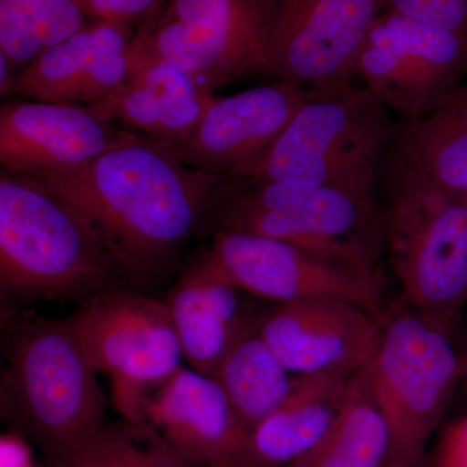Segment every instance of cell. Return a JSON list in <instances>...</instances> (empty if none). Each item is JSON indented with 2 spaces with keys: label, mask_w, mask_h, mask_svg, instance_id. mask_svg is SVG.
<instances>
[{
  "label": "cell",
  "mask_w": 467,
  "mask_h": 467,
  "mask_svg": "<svg viewBox=\"0 0 467 467\" xmlns=\"http://www.w3.org/2000/svg\"><path fill=\"white\" fill-rule=\"evenodd\" d=\"M380 467H427L425 462L423 463H407L400 462V461L387 460Z\"/></svg>",
  "instance_id": "32"
},
{
  "label": "cell",
  "mask_w": 467,
  "mask_h": 467,
  "mask_svg": "<svg viewBox=\"0 0 467 467\" xmlns=\"http://www.w3.org/2000/svg\"><path fill=\"white\" fill-rule=\"evenodd\" d=\"M238 287L211 257L192 267L169 292V312L183 358L213 377L227 353L247 330L239 306Z\"/></svg>",
  "instance_id": "19"
},
{
  "label": "cell",
  "mask_w": 467,
  "mask_h": 467,
  "mask_svg": "<svg viewBox=\"0 0 467 467\" xmlns=\"http://www.w3.org/2000/svg\"><path fill=\"white\" fill-rule=\"evenodd\" d=\"M465 36H466V39H467V30H466Z\"/></svg>",
  "instance_id": "34"
},
{
  "label": "cell",
  "mask_w": 467,
  "mask_h": 467,
  "mask_svg": "<svg viewBox=\"0 0 467 467\" xmlns=\"http://www.w3.org/2000/svg\"><path fill=\"white\" fill-rule=\"evenodd\" d=\"M465 199H466V201H467V198H465Z\"/></svg>",
  "instance_id": "35"
},
{
  "label": "cell",
  "mask_w": 467,
  "mask_h": 467,
  "mask_svg": "<svg viewBox=\"0 0 467 467\" xmlns=\"http://www.w3.org/2000/svg\"><path fill=\"white\" fill-rule=\"evenodd\" d=\"M241 291L276 304L335 297L380 315L383 279L301 251L288 243L236 230L214 233L208 254Z\"/></svg>",
  "instance_id": "11"
},
{
  "label": "cell",
  "mask_w": 467,
  "mask_h": 467,
  "mask_svg": "<svg viewBox=\"0 0 467 467\" xmlns=\"http://www.w3.org/2000/svg\"><path fill=\"white\" fill-rule=\"evenodd\" d=\"M466 76L465 34L393 8L371 24L356 58V77L405 119L431 112Z\"/></svg>",
  "instance_id": "9"
},
{
  "label": "cell",
  "mask_w": 467,
  "mask_h": 467,
  "mask_svg": "<svg viewBox=\"0 0 467 467\" xmlns=\"http://www.w3.org/2000/svg\"><path fill=\"white\" fill-rule=\"evenodd\" d=\"M72 467H193L143 420L104 423Z\"/></svg>",
  "instance_id": "25"
},
{
  "label": "cell",
  "mask_w": 467,
  "mask_h": 467,
  "mask_svg": "<svg viewBox=\"0 0 467 467\" xmlns=\"http://www.w3.org/2000/svg\"><path fill=\"white\" fill-rule=\"evenodd\" d=\"M457 324L411 306L382 316L367 365L368 386L389 427V460L425 462L426 445L460 379Z\"/></svg>",
  "instance_id": "5"
},
{
  "label": "cell",
  "mask_w": 467,
  "mask_h": 467,
  "mask_svg": "<svg viewBox=\"0 0 467 467\" xmlns=\"http://www.w3.org/2000/svg\"><path fill=\"white\" fill-rule=\"evenodd\" d=\"M257 328L291 374L309 376L368 365L379 342L382 313L348 300L316 297L276 304Z\"/></svg>",
  "instance_id": "15"
},
{
  "label": "cell",
  "mask_w": 467,
  "mask_h": 467,
  "mask_svg": "<svg viewBox=\"0 0 467 467\" xmlns=\"http://www.w3.org/2000/svg\"><path fill=\"white\" fill-rule=\"evenodd\" d=\"M135 42L138 55L130 76L88 109L107 121L174 147L192 133L217 97L180 67L143 51L137 36Z\"/></svg>",
  "instance_id": "18"
},
{
  "label": "cell",
  "mask_w": 467,
  "mask_h": 467,
  "mask_svg": "<svg viewBox=\"0 0 467 467\" xmlns=\"http://www.w3.org/2000/svg\"><path fill=\"white\" fill-rule=\"evenodd\" d=\"M389 7L442 29L465 34L467 0H387Z\"/></svg>",
  "instance_id": "26"
},
{
  "label": "cell",
  "mask_w": 467,
  "mask_h": 467,
  "mask_svg": "<svg viewBox=\"0 0 467 467\" xmlns=\"http://www.w3.org/2000/svg\"><path fill=\"white\" fill-rule=\"evenodd\" d=\"M309 94L278 81L217 97L192 133L171 149L187 167L238 180L273 146Z\"/></svg>",
  "instance_id": "13"
},
{
  "label": "cell",
  "mask_w": 467,
  "mask_h": 467,
  "mask_svg": "<svg viewBox=\"0 0 467 467\" xmlns=\"http://www.w3.org/2000/svg\"><path fill=\"white\" fill-rule=\"evenodd\" d=\"M20 73L17 67L12 63L11 58L0 52V91H2V95L12 94Z\"/></svg>",
  "instance_id": "30"
},
{
  "label": "cell",
  "mask_w": 467,
  "mask_h": 467,
  "mask_svg": "<svg viewBox=\"0 0 467 467\" xmlns=\"http://www.w3.org/2000/svg\"><path fill=\"white\" fill-rule=\"evenodd\" d=\"M122 275L99 234L32 175L0 177V295L3 304L88 301Z\"/></svg>",
  "instance_id": "3"
},
{
  "label": "cell",
  "mask_w": 467,
  "mask_h": 467,
  "mask_svg": "<svg viewBox=\"0 0 467 467\" xmlns=\"http://www.w3.org/2000/svg\"><path fill=\"white\" fill-rule=\"evenodd\" d=\"M467 461V414L442 430L434 453L432 466Z\"/></svg>",
  "instance_id": "28"
},
{
  "label": "cell",
  "mask_w": 467,
  "mask_h": 467,
  "mask_svg": "<svg viewBox=\"0 0 467 467\" xmlns=\"http://www.w3.org/2000/svg\"><path fill=\"white\" fill-rule=\"evenodd\" d=\"M436 467H467V461H462V462L447 463V465H441Z\"/></svg>",
  "instance_id": "33"
},
{
  "label": "cell",
  "mask_w": 467,
  "mask_h": 467,
  "mask_svg": "<svg viewBox=\"0 0 467 467\" xmlns=\"http://www.w3.org/2000/svg\"><path fill=\"white\" fill-rule=\"evenodd\" d=\"M149 423L193 467H243L250 430L213 377L181 368L144 400Z\"/></svg>",
  "instance_id": "17"
},
{
  "label": "cell",
  "mask_w": 467,
  "mask_h": 467,
  "mask_svg": "<svg viewBox=\"0 0 467 467\" xmlns=\"http://www.w3.org/2000/svg\"><path fill=\"white\" fill-rule=\"evenodd\" d=\"M393 169L467 198V78L420 119L396 125Z\"/></svg>",
  "instance_id": "21"
},
{
  "label": "cell",
  "mask_w": 467,
  "mask_h": 467,
  "mask_svg": "<svg viewBox=\"0 0 467 467\" xmlns=\"http://www.w3.org/2000/svg\"><path fill=\"white\" fill-rule=\"evenodd\" d=\"M92 20L85 0H0V52L23 72Z\"/></svg>",
  "instance_id": "24"
},
{
  "label": "cell",
  "mask_w": 467,
  "mask_h": 467,
  "mask_svg": "<svg viewBox=\"0 0 467 467\" xmlns=\"http://www.w3.org/2000/svg\"><path fill=\"white\" fill-rule=\"evenodd\" d=\"M167 0H85L94 18L143 24L159 14Z\"/></svg>",
  "instance_id": "27"
},
{
  "label": "cell",
  "mask_w": 467,
  "mask_h": 467,
  "mask_svg": "<svg viewBox=\"0 0 467 467\" xmlns=\"http://www.w3.org/2000/svg\"><path fill=\"white\" fill-rule=\"evenodd\" d=\"M389 450V427L370 391L365 365L353 377L331 426L287 467H380Z\"/></svg>",
  "instance_id": "22"
},
{
  "label": "cell",
  "mask_w": 467,
  "mask_h": 467,
  "mask_svg": "<svg viewBox=\"0 0 467 467\" xmlns=\"http://www.w3.org/2000/svg\"><path fill=\"white\" fill-rule=\"evenodd\" d=\"M34 178L90 223L121 275L138 284L164 272L225 182L144 135L73 173Z\"/></svg>",
  "instance_id": "1"
},
{
  "label": "cell",
  "mask_w": 467,
  "mask_h": 467,
  "mask_svg": "<svg viewBox=\"0 0 467 467\" xmlns=\"http://www.w3.org/2000/svg\"><path fill=\"white\" fill-rule=\"evenodd\" d=\"M140 135L84 106L32 100L0 109L3 167L32 177L73 173Z\"/></svg>",
  "instance_id": "12"
},
{
  "label": "cell",
  "mask_w": 467,
  "mask_h": 467,
  "mask_svg": "<svg viewBox=\"0 0 467 467\" xmlns=\"http://www.w3.org/2000/svg\"><path fill=\"white\" fill-rule=\"evenodd\" d=\"M389 107L365 86L310 92L243 182L297 180L374 199L396 125Z\"/></svg>",
  "instance_id": "4"
},
{
  "label": "cell",
  "mask_w": 467,
  "mask_h": 467,
  "mask_svg": "<svg viewBox=\"0 0 467 467\" xmlns=\"http://www.w3.org/2000/svg\"><path fill=\"white\" fill-rule=\"evenodd\" d=\"M236 198L270 209L309 250L324 254L362 252L378 260L387 244V211L362 198L306 181H225Z\"/></svg>",
  "instance_id": "14"
},
{
  "label": "cell",
  "mask_w": 467,
  "mask_h": 467,
  "mask_svg": "<svg viewBox=\"0 0 467 467\" xmlns=\"http://www.w3.org/2000/svg\"><path fill=\"white\" fill-rule=\"evenodd\" d=\"M260 0H167L140 24L147 54L192 76L208 90L261 72Z\"/></svg>",
  "instance_id": "10"
},
{
  "label": "cell",
  "mask_w": 467,
  "mask_h": 467,
  "mask_svg": "<svg viewBox=\"0 0 467 467\" xmlns=\"http://www.w3.org/2000/svg\"><path fill=\"white\" fill-rule=\"evenodd\" d=\"M387 0H260L261 72L310 92L353 84L356 58Z\"/></svg>",
  "instance_id": "8"
},
{
  "label": "cell",
  "mask_w": 467,
  "mask_h": 467,
  "mask_svg": "<svg viewBox=\"0 0 467 467\" xmlns=\"http://www.w3.org/2000/svg\"><path fill=\"white\" fill-rule=\"evenodd\" d=\"M358 370L297 377L281 407L251 430L243 467H287L299 459L334 422Z\"/></svg>",
  "instance_id": "20"
},
{
  "label": "cell",
  "mask_w": 467,
  "mask_h": 467,
  "mask_svg": "<svg viewBox=\"0 0 467 467\" xmlns=\"http://www.w3.org/2000/svg\"><path fill=\"white\" fill-rule=\"evenodd\" d=\"M213 378L251 431L281 407L297 377L276 358L259 328L254 331L248 327L221 362Z\"/></svg>",
  "instance_id": "23"
},
{
  "label": "cell",
  "mask_w": 467,
  "mask_h": 467,
  "mask_svg": "<svg viewBox=\"0 0 467 467\" xmlns=\"http://www.w3.org/2000/svg\"><path fill=\"white\" fill-rule=\"evenodd\" d=\"M0 467H39L29 441L16 432L0 436Z\"/></svg>",
  "instance_id": "29"
},
{
  "label": "cell",
  "mask_w": 467,
  "mask_h": 467,
  "mask_svg": "<svg viewBox=\"0 0 467 467\" xmlns=\"http://www.w3.org/2000/svg\"><path fill=\"white\" fill-rule=\"evenodd\" d=\"M99 373L110 379L117 410L140 420L144 400L183 367V353L165 301L110 290L69 318Z\"/></svg>",
  "instance_id": "7"
},
{
  "label": "cell",
  "mask_w": 467,
  "mask_h": 467,
  "mask_svg": "<svg viewBox=\"0 0 467 467\" xmlns=\"http://www.w3.org/2000/svg\"><path fill=\"white\" fill-rule=\"evenodd\" d=\"M460 355V379L457 384L456 395L467 405V335L462 342L459 343ZM454 395V396H456Z\"/></svg>",
  "instance_id": "31"
},
{
  "label": "cell",
  "mask_w": 467,
  "mask_h": 467,
  "mask_svg": "<svg viewBox=\"0 0 467 467\" xmlns=\"http://www.w3.org/2000/svg\"><path fill=\"white\" fill-rule=\"evenodd\" d=\"M0 382L8 431L39 451L46 467H72L104 425L107 398L75 328L67 321L26 319L9 331Z\"/></svg>",
  "instance_id": "2"
},
{
  "label": "cell",
  "mask_w": 467,
  "mask_h": 467,
  "mask_svg": "<svg viewBox=\"0 0 467 467\" xmlns=\"http://www.w3.org/2000/svg\"><path fill=\"white\" fill-rule=\"evenodd\" d=\"M387 245L414 308L459 324L467 304V201L393 169Z\"/></svg>",
  "instance_id": "6"
},
{
  "label": "cell",
  "mask_w": 467,
  "mask_h": 467,
  "mask_svg": "<svg viewBox=\"0 0 467 467\" xmlns=\"http://www.w3.org/2000/svg\"><path fill=\"white\" fill-rule=\"evenodd\" d=\"M135 36L131 24L94 18L29 64L12 94L46 103L92 106L130 76L138 55Z\"/></svg>",
  "instance_id": "16"
}]
</instances>
